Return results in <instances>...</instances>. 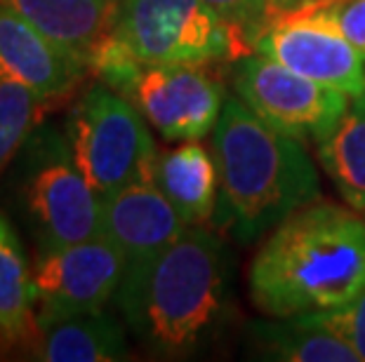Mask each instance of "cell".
<instances>
[{
  "mask_svg": "<svg viewBox=\"0 0 365 362\" xmlns=\"http://www.w3.org/2000/svg\"><path fill=\"white\" fill-rule=\"evenodd\" d=\"M238 99L267 125L297 139H323L349 109L344 92L299 75L259 52L240 57L234 68Z\"/></svg>",
  "mask_w": 365,
  "mask_h": 362,
  "instance_id": "cell-8",
  "label": "cell"
},
{
  "mask_svg": "<svg viewBox=\"0 0 365 362\" xmlns=\"http://www.w3.org/2000/svg\"><path fill=\"white\" fill-rule=\"evenodd\" d=\"M205 3L222 14L231 26H236L255 48V38L271 17L267 0H205Z\"/></svg>",
  "mask_w": 365,
  "mask_h": 362,
  "instance_id": "cell-22",
  "label": "cell"
},
{
  "mask_svg": "<svg viewBox=\"0 0 365 362\" xmlns=\"http://www.w3.org/2000/svg\"><path fill=\"white\" fill-rule=\"evenodd\" d=\"M168 142H200L224 109V85L205 66L137 61L113 85Z\"/></svg>",
  "mask_w": 365,
  "mask_h": 362,
  "instance_id": "cell-7",
  "label": "cell"
},
{
  "mask_svg": "<svg viewBox=\"0 0 365 362\" xmlns=\"http://www.w3.org/2000/svg\"><path fill=\"white\" fill-rule=\"evenodd\" d=\"M151 181L177 207L191 226L215 219L220 205V172L215 156L203 144L184 142L175 149L158 151Z\"/></svg>",
  "mask_w": 365,
  "mask_h": 362,
  "instance_id": "cell-14",
  "label": "cell"
},
{
  "mask_svg": "<svg viewBox=\"0 0 365 362\" xmlns=\"http://www.w3.org/2000/svg\"><path fill=\"white\" fill-rule=\"evenodd\" d=\"M34 353L45 362H115L130 358V346L123 325L102 308L41 327Z\"/></svg>",
  "mask_w": 365,
  "mask_h": 362,
  "instance_id": "cell-15",
  "label": "cell"
},
{
  "mask_svg": "<svg viewBox=\"0 0 365 362\" xmlns=\"http://www.w3.org/2000/svg\"><path fill=\"white\" fill-rule=\"evenodd\" d=\"M212 156L220 172L215 221L243 245L321 198L318 172L302 139L267 125L240 99L224 102Z\"/></svg>",
  "mask_w": 365,
  "mask_h": 362,
  "instance_id": "cell-3",
  "label": "cell"
},
{
  "mask_svg": "<svg viewBox=\"0 0 365 362\" xmlns=\"http://www.w3.org/2000/svg\"><path fill=\"white\" fill-rule=\"evenodd\" d=\"M115 299L132 334L156 358L198 356L231 315L227 247L205 226H189L158 257L128 266Z\"/></svg>",
  "mask_w": 365,
  "mask_h": 362,
  "instance_id": "cell-1",
  "label": "cell"
},
{
  "mask_svg": "<svg viewBox=\"0 0 365 362\" xmlns=\"http://www.w3.org/2000/svg\"><path fill=\"white\" fill-rule=\"evenodd\" d=\"M191 223L153 181H137L102 198V235L125 257V268L168 250Z\"/></svg>",
  "mask_w": 365,
  "mask_h": 362,
  "instance_id": "cell-12",
  "label": "cell"
},
{
  "mask_svg": "<svg viewBox=\"0 0 365 362\" xmlns=\"http://www.w3.org/2000/svg\"><path fill=\"white\" fill-rule=\"evenodd\" d=\"M38 104L41 99L26 85L0 75V172L29 142Z\"/></svg>",
  "mask_w": 365,
  "mask_h": 362,
  "instance_id": "cell-19",
  "label": "cell"
},
{
  "mask_svg": "<svg viewBox=\"0 0 365 362\" xmlns=\"http://www.w3.org/2000/svg\"><path fill=\"white\" fill-rule=\"evenodd\" d=\"M41 336L31 271L17 230L0 212V346L29 348Z\"/></svg>",
  "mask_w": 365,
  "mask_h": 362,
  "instance_id": "cell-16",
  "label": "cell"
},
{
  "mask_svg": "<svg viewBox=\"0 0 365 362\" xmlns=\"http://www.w3.org/2000/svg\"><path fill=\"white\" fill-rule=\"evenodd\" d=\"M255 52L281 61L304 78L344 92L365 95V57L330 21L312 10L271 14L255 38Z\"/></svg>",
  "mask_w": 365,
  "mask_h": 362,
  "instance_id": "cell-10",
  "label": "cell"
},
{
  "mask_svg": "<svg viewBox=\"0 0 365 362\" xmlns=\"http://www.w3.org/2000/svg\"><path fill=\"white\" fill-rule=\"evenodd\" d=\"M247 353L274 362H361L344 339L299 320H255L245 329Z\"/></svg>",
  "mask_w": 365,
  "mask_h": 362,
  "instance_id": "cell-17",
  "label": "cell"
},
{
  "mask_svg": "<svg viewBox=\"0 0 365 362\" xmlns=\"http://www.w3.org/2000/svg\"><path fill=\"white\" fill-rule=\"evenodd\" d=\"M111 36L142 64L210 66L252 52L205 0H118Z\"/></svg>",
  "mask_w": 365,
  "mask_h": 362,
  "instance_id": "cell-4",
  "label": "cell"
},
{
  "mask_svg": "<svg viewBox=\"0 0 365 362\" xmlns=\"http://www.w3.org/2000/svg\"><path fill=\"white\" fill-rule=\"evenodd\" d=\"M316 144L318 160L341 200L365 214V95L351 99L337 125Z\"/></svg>",
  "mask_w": 365,
  "mask_h": 362,
  "instance_id": "cell-18",
  "label": "cell"
},
{
  "mask_svg": "<svg viewBox=\"0 0 365 362\" xmlns=\"http://www.w3.org/2000/svg\"><path fill=\"white\" fill-rule=\"evenodd\" d=\"M24 203L41 250L102 235V198L73 163L68 139L52 127L29 137Z\"/></svg>",
  "mask_w": 365,
  "mask_h": 362,
  "instance_id": "cell-6",
  "label": "cell"
},
{
  "mask_svg": "<svg viewBox=\"0 0 365 362\" xmlns=\"http://www.w3.org/2000/svg\"><path fill=\"white\" fill-rule=\"evenodd\" d=\"M146 125L144 115L102 80L76 102L66 139L73 163L99 198L151 181L158 151Z\"/></svg>",
  "mask_w": 365,
  "mask_h": 362,
  "instance_id": "cell-5",
  "label": "cell"
},
{
  "mask_svg": "<svg viewBox=\"0 0 365 362\" xmlns=\"http://www.w3.org/2000/svg\"><path fill=\"white\" fill-rule=\"evenodd\" d=\"M316 3H323V0H267L271 14L297 12V10H304V7H312Z\"/></svg>",
  "mask_w": 365,
  "mask_h": 362,
  "instance_id": "cell-23",
  "label": "cell"
},
{
  "mask_svg": "<svg viewBox=\"0 0 365 362\" xmlns=\"http://www.w3.org/2000/svg\"><path fill=\"white\" fill-rule=\"evenodd\" d=\"M31 26L90 66L111 33L118 0H3Z\"/></svg>",
  "mask_w": 365,
  "mask_h": 362,
  "instance_id": "cell-13",
  "label": "cell"
},
{
  "mask_svg": "<svg viewBox=\"0 0 365 362\" xmlns=\"http://www.w3.org/2000/svg\"><path fill=\"white\" fill-rule=\"evenodd\" d=\"M90 66L0 0V75L34 92L41 104L61 99L78 87Z\"/></svg>",
  "mask_w": 365,
  "mask_h": 362,
  "instance_id": "cell-11",
  "label": "cell"
},
{
  "mask_svg": "<svg viewBox=\"0 0 365 362\" xmlns=\"http://www.w3.org/2000/svg\"><path fill=\"white\" fill-rule=\"evenodd\" d=\"M125 275V257L104 235L41 250L31 271L38 329L68 315L102 311Z\"/></svg>",
  "mask_w": 365,
  "mask_h": 362,
  "instance_id": "cell-9",
  "label": "cell"
},
{
  "mask_svg": "<svg viewBox=\"0 0 365 362\" xmlns=\"http://www.w3.org/2000/svg\"><path fill=\"white\" fill-rule=\"evenodd\" d=\"M307 10L330 21L365 57V0H323Z\"/></svg>",
  "mask_w": 365,
  "mask_h": 362,
  "instance_id": "cell-21",
  "label": "cell"
},
{
  "mask_svg": "<svg viewBox=\"0 0 365 362\" xmlns=\"http://www.w3.org/2000/svg\"><path fill=\"white\" fill-rule=\"evenodd\" d=\"M247 292L271 318H302L341 308L365 292V219L316 203L271 230L247 268Z\"/></svg>",
  "mask_w": 365,
  "mask_h": 362,
  "instance_id": "cell-2",
  "label": "cell"
},
{
  "mask_svg": "<svg viewBox=\"0 0 365 362\" xmlns=\"http://www.w3.org/2000/svg\"><path fill=\"white\" fill-rule=\"evenodd\" d=\"M290 320H299L304 325L323 327L328 332L337 334L359 353L361 362H365V292L341 308H332V311H323L314 315H302V318H290Z\"/></svg>",
  "mask_w": 365,
  "mask_h": 362,
  "instance_id": "cell-20",
  "label": "cell"
}]
</instances>
